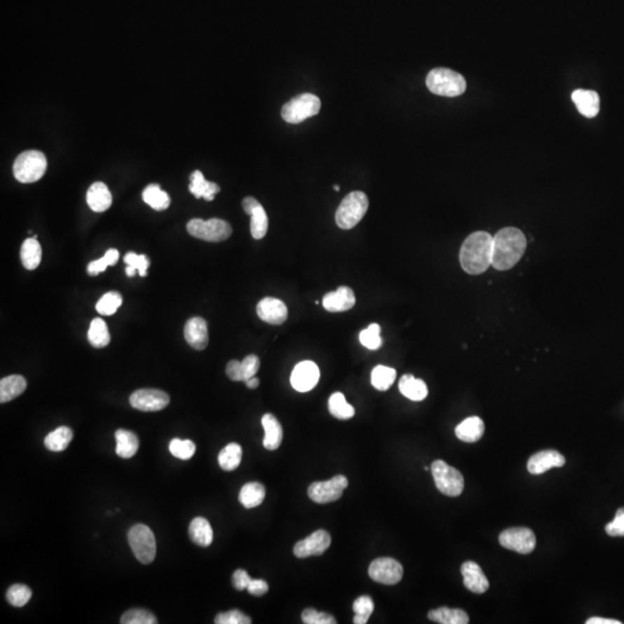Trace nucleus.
<instances>
[{
  "label": "nucleus",
  "mask_w": 624,
  "mask_h": 624,
  "mask_svg": "<svg viewBox=\"0 0 624 624\" xmlns=\"http://www.w3.org/2000/svg\"><path fill=\"white\" fill-rule=\"evenodd\" d=\"M499 543L509 550L520 554H529L536 548V538L532 529L527 527H513L501 533Z\"/></svg>",
  "instance_id": "9b49d317"
},
{
  "label": "nucleus",
  "mask_w": 624,
  "mask_h": 624,
  "mask_svg": "<svg viewBox=\"0 0 624 624\" xmlns=\"http://www.w3.org/2000/svg\"><path fill=\"white\" fill-rule=\"evenodd\" d=\"M226 374H227L229 379L233 381H243V376H242V368H240V362L237 360H231L226 367Z\"/></svg>",
  "instance_id": "6e6d98bb"
},
{
  "label": "nucleus",
  "mask_w": 624,
  "mask_h": 624,
  "mask_svg": "<svg viewBox=\"0 0 624 624\" xmlns=\"http://www.w3.org/2000/svg\"><path fill=\"white\" fill-rule=\"evenodd\" d=\"M431 473L435 484L440 493L450 497L461 495L463 490V477L459 470L447 465L443 460L431 463Z\"/></svg>",
  "instance_id": "1a4fd4ad"
},
{
  "label": "nucleus",
  "mask_w": 624,
  "mask_h": 624,
  "mask_svg": "<svg viewBox=\"0 0 624 624\" xmlns=\"http://www.w3.org/2000/svg\"><path fill=\"white\" fill-rule=\"evenodd\" d=\"M116 454L124 459L133 457L139 449V440L137 435L132 431L119 429L116 431Z\"/></svg>",
  "instance_id": "c756f323"
},
{
  "label": "nucleus",
  "mask_w": 624,
  "mask_h": 624,
  "mask_svg": "<svg viewBox=\"0 0 624 624\" xmlns=\"http://www.w3.org/2000/svg\"><path fill=\"white\" fill-rule=\"evenodd\" d=\"M302 621L306 624H335L337 620L332 615L318 611L313 608H306L302 613Z\"/></svg>",
  "instance_id": "de8ad7c7"
},
{
  "label": "nucleus",
  "mask_w": 624,
  "mask_h": 624,
  "mask_svg": "<svg viewBox=\"0 0 624 624\" xmlns=\"http://www.w3.org/2000/svg\"><path fill=\"white\" fill-rule=\"evenodd\" d=\"M428 618L433 622L440 624H467L470 622L468 615L463 609H451L440 607L428 613Z\"/></svg>",
  "instance_id": "2f4dec72"
},
{
  "label": "nucleus",
  "mask_w": 624,
  "mask_h": 624,
  "mask_svg": "<svg viewBox=\"0 0 624 624\" xmlns=\"http://www.w3.org/2000/svg\"><path fill=\"white\" fill-rule=\"evenodd\" d=\"M331 541L332 539L329 532H326L325 529H318L306 539L297 542L294 547V554L299 559L323 555L330 548Z\"/></svg>",
  "instance_id": "4468645a"
},
{
  "label": "nucleus",
  "mask_w": 624,
  "mask_h": 624,
  "mask_svg": "<svg viewBox=\"0 0 624 624\" xmlns=\"http://www.w3.org/2000/svg\"><path fill=\"white\" fill-rule=\"evenodd\" d=\"M214 622L217 624H250L252 621L247 615L243 614L242 611L233 609V611L217 614Z\"/></svg>",
  "instance_id": "09e8293b"
},
{
  "label": "nucleus",
  "mask_w": 624,
  "mask_h": 624,
  "mask_svg": "<svg viewBox=\"0 0 624 624\" xmlns=\"http://www.w3.org/2000/svg\"><path fill=\"white\" fill-rule=\"evenodd\" d=\"M72 438V429L62 426V427L57 428L56 430L51 431L50 434H48L44 440V445L48 450L53 451V452H62L67 449Z\"/></svg>",
  "instance_id": "72a5a7b5"
},
{
  "label": "nucleus",
  "mask_w": 624,
  "mask_h": 624,
  "mask_svg": "<svg viewBox=\"0 0 624 624\" xmlns=\"http://www.w3.org/2000/svg\"><path fill=\"white\" fill-rule=\"evenodd\" d=\"M266 496L265 487L259 482H249L240 489L238 499L245 509H253L259 506Z\"/></svg>",
  "instance_id": "7c9ffc66"
},
{
  "label": "nucleus",
  "mask_w": 624,
  "mask_h": 624,
  "mask_svg": "<svg viewBox=\"0 0 624 624\" xmlns=\"http://www.w3.org/2000/svg\"><path fill=\"white\" fill-rule=\"evenodd\" d=\"M189 536L191 541L199 547H208L213 542V529L204 517H197L189 526Z\"/></svg>",
  "instance_id": "a878e982"
},
{
  "label": "nucleus",
  "mask_w": 624,
  "mask_h": 624,
  "mask_svg": "<svg viewBox=\"0 0 624 624\" xmlns=\"http://www.w3.org/2000/svg\"><path fill=\"white\" fill-rule=\"evenodd\" d=\"M242 456H243V450H242L240 444L230 443L221 450L219 457H217V461L222 470L226 472H233L240 466Z\"/></svg>",
  "instance_id": "473e14b6"
},
{
  "label": "nucleus",
  "mask_w": 624,
  "mask_h": 624,
  "mask_svg": "<svg viewBox=\"0 0 624 624\" xmlns=\"http://www.w3.org/2000/svg\"><path fill=\"white\" fill-rule=\"evenodd\" d=\"M27 381L20 374H12L0 381V402L13 400L26 391Z\"/></svg>",
  "instance_id": "cd10ccee"
},
{
  "label": "nucleus",
  "mask_w": 624,
  "mask_h": 624,
  "mask_svg": "<svg viewBox=\"0 0 624 624\" xmlns=\"http://www.w3.org/2000/svg\"><path fill=\"white\" fill-rule=\"evenodd\" d=\"M184 338L192 348L204 351L208 345V323L201 317L189 319L184 326Z\"/></svg>",
  "instance_id": "6ab92c4d"
},
{
  "label": "nucleus",
  "mask_w": 624,
  "mask_h": 624,
  "mask_svg": "<svg viewBox=\"0 0 624 624\" xmlns=\"http://www.w3.org/2000/svg\"><path fill=\"white\" fill-rule=\"evenodd\" d=\"M606 533L611 536H624V508L618 509L614 520L606 525Z\"/></svg>",
  "instance_id": "603ef678"
},
{
  "label": "nucleus",
  "mask_w": 624,
  "mask_h": 624,
  "mask_svg": "<svg viewBox=\"0 0 624 624\" xmlns=\"http://www.w3.org/2000/svg\"><path fill=\"white\" fill-rule=\"evenodd\" d=\"M461 575H463V585L467 590H470L477 595H482L489 588V582L486 575L483 574L482 569L475 562L467 561L461 565Z\"/></svg>",
  "instance_id": "a211bd4d"
},
{
  "label": "nucleus",
  "mask_w": 624,
  "mask_h": 624,
  "mask_svg": "<svg viewBox=\"0 0 624 624\" xmlns=\"http://www.w3.org/2000/svg\"><path fill=\"white\" fill-rule=\"evenodd\" d=\"M21 263L27 270H36L42 260V247L35 237L27 238L21 247Z\"/></svg>",
  "instance_id": "c85d7f7f"
},
{
  "label": "nucleus",
  "mask_w": 624,
  "mask_h": 624,
  "mask_svg": "<svg viewBox=\"0 0 624 624\" xmlns=\"http://www.w3.org/2000/svg\"><path fill=\"white\" fill-rule=\"evenodd\" d=\"M245 384H247V388L253 390V388H257L259 386V379L255 376V377L247 379V381H245Z\"/></svg>",
  "instance_id": "bf43d9fd"
},
{
  "label": "nucleus",
  "mask_w": 624,
  "mask_h": 624,
  "mask_svg": "<svg viewBox=\"0 0 624 624\" xmlns=\"http://www.w3.org/2000/svg\"><path fill=\"white\" fill-rule=\"evenodd\" d=\"M329 411L339 420H349L355 415L354 407L346 401L345 395L341 392H335L330 397Z\"/></svg>",
  "instance_id": "e433bc0d"
},
{
  "label": "nucleus",
  "mask_w": 624,
  "mask_h": 624,
  "mask_svg": "<svg viewBox=\"0 0 624 624\" xmlns=\"http://www.w3.org/2000/svg\"><path fill=\"white\" fill-rule=\"evenodd\" d=\"M170 402V398L161 390L142 388L133 392L130 397L132 407L142 412L162 411Z\"/></svg>",
  "instance_id": "ddd939ff"
},
{
  "label": "nucleus",
  "mask_w": 624,
  "mask_h": 624,
  "mask_svg": "<svg viewBox=\"0 0 624 624\" xmlns=\"http://www.w3.org/2000/svg\"><path fill=\"white\" fill-rule=\"evenodd\" d=\"M119 252L116 249H110L105 252L104 256L101 259L94 260L92 263L88 264L87 272L90 276H95L100 273L104 272L107 267L115 265L118 262Z\"/></svg>",
  "instance_id": "c03bdc74"
},
{
  "label": "nucleus",
  "mask_w": 624,
  "mask_h": 624,
  "mask_svg": "<svg viewBox=\"0 0 624 624\" xmlns=\"http://www.w3.org/2000/svg\"><path fill=\"white\" fill-rule=\"evenodd\" d=\"M247 590L250 595L262 597V595H266L269 591V585L263 579H251Z\"/></svg>",
  "instance_id": "5fc2aeb1"
},
{
  "label": "nucleus",
  "mask_w": 624,
  "mask_h": 624,
  "mask_svg": "<svg viewBox=\"0 0 624 624\" xmlns=\"http://www.w3.org/2000/svg\"><path fill=\"white\" fill-rule=\"evenodd\" d=\"M401 395L409 400L422 401L427 398L428 388L422 379H417L413 374H404L399 381Z\"/></svg>",
  "instance_id": "bb28decb"
},
{
  "label": "nucleus",
  "mask_w": 624,
  "mask_h": 624,
  "mask_svg": "<svg viewBox=\"0 0 624 624\" xmlns=\"http://www.w3.org/2000/svg\"><path fill=\"white\" fill-rule=\"evenodd\" d=\"M360 342L365 348L370 351H376L381 347L383 340L381 338V326L378 324L369 325L368 329L363 330L360 333Z\"/></svg>",
  "instance_id": "a18cd8bd"
},
{
  "label": "nucleus",
  "mask_w": 624,
  "mask_h": 624,
  "mask_svg": "<svg viewBox=\"0 0 624 624\" xmlns=\"http://www.w3.org/2000/svg\"><path fill=\"white\" fill-rule=\"evenodd\" d=\"M190 179L189 190L198 199L204 198L205 201H212L215 194L220 192V186L217 183L206 181L201 170L194 171V174L191 175Z\"/></svg>",
  "instance_id": "393cba45"
},
{
  "label": "nucleus",
  "mask_w": 624,
  "mask_h": 624,
  "mask_svg": "<svg viewBox=\"0 0 624 624\" xmlns=\"http://www.w3.org/2000/svg\"><path fill=\"white\" fill-rule=\"evenodd\" d=\"M251 222H250V230L255 240H262L265 237L269 229V217H267L266 212L264 210L262 204L258 205L252 213H251Z\"/></svg>",
  "instance_id": "58836bf2"
},
{
  "label": "nucleus",
  "mask_w": 624,
  "mask_h": 624,
  "mask_svg": "<svg viewBox=\"0 0 624 624\" xmlns=\"http://www.w3.org/2000/svg\"><path fill=\"white\" fill-rule=\"evenodd\" d=\"M320 372L315 362L303 361L296 365L290 376L292 388L299 392H309L318 384Z\"/></svg>",
  "instance_id": "2eb2a0df"
},
{
  "label": "nucleus",
  "mask_w": 624,
  "mask_h": 624,
  "mask_svg": "<svg viewBox=\"0 0 624 624\" xmlns=\"http://www.w3.org/2000/svg\"><path fill=\"white\" fill-rule=\"evenodd\" d=\"M48 162L46 155L40 151H26L21 153L13 165L14 177L20 183H35L46 174Z\"/></svg>",
  "instance_id": "39448f33"
},
{
  "label": "nucleus",
  "mask_w": 624,
  "mask_h": 624,
  "mask_svg": "<svg viewBox=\"0 0 624 624\" xmlns=\"http://www.w3.org/2000/svg\"><path fill=\"white\" fill-rule=\"evenodd\" d=\"M369 208L367 194L362 191H354L339 205L335 213V222L339 228L348 230L354 228L363 219Z\"/></svg>",
  "instance_id": "20e7f679"
},
{
  "label": "nucleus",
  "mask_w": 624,
  "mask_h": 624,
  "mask_svg": "<svg viewBox=\"0 0 624 624\" xmlns=\"http://www.w3.org/2000/svg\"><path fill=\"white\" fill-rule=\"evenodd\" d=\"M527 240L522 230L508 227L499 230L493 238L491 266L506 271L516 265L526 251Z\"/></svg>",
  "instance_id": "f257e3e1"
},
{
  "label": "nucleus",
  "mask_w": 624,
  "mask_h": 624,
  "mask_svg": "<svg viewBox=\"0 0 624 624\" xmlns=\"http://www.w3.org/2000/svg\"><path fill=\"white\" fill-rule=\"evenodd\" d=\"M571 99L584 117L593 118L600 111V97L595 90L577 89L572 93Z\"/></svg>",
  "instance_id": "412c9836"
},
{
  "label": "nucleus",
  "mask_w": 624,
  "mask_h": 624,
  "mask_svg": "<svg viewBox=\"0 0 624 624\" xmlns=\"http://www.w3.org/2000/svg\"><path fill=\"white\" fill-rule=\"evenodd\" d=\"M426 85L431 93L445 97H456L466 90V80L459 73L450 69H431L426 79Z\"/></svg>",
  "instance_id": "7ed1b4c3"
},
{
  "label": "nucleus",
  "mask_w": 624,
  "mask_h": 624,
  "mask_svg": "<svg viewBox=\"0 0 624 624\" xmlns=\"http://www.w3.org/2000/svg\"><path fill=\"white\" fill-rule=\"evenodd\" d=\"M87 204L93 212L102 213L112 204V196L108 186L102 182H96L87 191Z\"/></svg>",
  "instance_id": "4be33fe9"
},
{
  "label": "nucleus",
  "mask_w": 624,
  "mask_h": 624,
  "mask_svg": "<svg viewBox=\"0 0 624 624\" xmlns=\"http://www.w3.org/2000/svg\"><path fill=\"white\" fill-rule=\"evenodd\" d=\"M484 434V423L477 416H470L458 424L456 436L465 443H475L482 438Z\"/></svg>",
  "instance_id": "b1692460"
},
{
  "label": "nucleus",
  "mask_w": 624,
  "mask_h": 624,
  "mask_svg": "<svg viewBox=\"0 0 624 624\" xmlns=\"http://www.w3.org/2000/svg\"><path fill=\"white\" fill-rule=\"evenodd\" d=\"M142 199L155 210H165L170 205V197L158 184H151L142 192Z\"/></svg>",
  "instance_id": "f704fd0d"
},
{
  "label": "nucleus",
  "mask_w": 624,
  "mask_h": 624,
  "mask_svg": "<svg viewBox=\"0 0 624 624\" xmlns=\"http://www.w3.org/2000/svg\"><path fill=\"white\" fill-rule=\"evenodd\" d=\"M186 229L191 236L206 240V242H213V243H219V242L228 240L233 233L231 226L228 224L227 221L215 219V217L208 221L201 220V219H192L189 221Z\"/></svg>",
  "instance_id": "6e6552de"
},
{
  "label": "nucleus",
  "mask_w": 624,
  "mask_h": 624,
  "mask_svg": "<svg viewBox=\"0 0 624 624\" xmlns=\"http://www.w3.org/2000/svg\"><path fill=\"white\" fill-rule=\"evenodd\" d=\"M493 238L486 231H477L467 237L459 255L460 264L465 272L477 276L491 266Z\"/></svg>",
  "instance_id": "f03ea898"
},
{
  "label": "nucleus",
  "mask_w": 624,
  "mask_h": 624,
  "mask_svg": "<svg viewBox=\"0 0 624 624\" xmlns=\"http://www.w3.org/2000/svg\"><path fill=\"white\" fill-rule=\"evenodd\" d=\"M257 315L263 322L272 325H281L287 320L288 309L283 301L274 297H265L257 306Z\"/></svg>",
  "instance_id": "dca6fc26"
},
{
  "label": "nucleus",
  "mask_w": 624,
  "mask_h": 624,
  "mask_svg": "<svg viewBox=\"0 0 624 624\" xmlns=\"http://www.w3.org/2000/svg\"><path fill=\"white\" fill-rule=\"evenodd\" d=\"M265 437H264L263 445L266 450L274 451L279 449L283 443V430L278 419L273 414L267 413L262 419Z\"/></svg>",
  "instance_id": "5701e85b"
},
{
  "label": "nucleus",
  "mask_w": 624,
  "mask_h": 624,
  "mask_svg": "<svg viewBox=\"0 0 624 624\" xmlns=\"http://www.w3.org/2000/svg\"><path fill=\"white\" fill-rule=\"evenodd\" d=\"M242 376L243 381H247L250 378L255 377L260 368V360L257 355H247L243 361L240 362Z\"/></svg>",
  "instance_id": "3c124183"
},
{
  "label": "nucleus",
  "mask_w": 624,
  "mask_h": 624,
  "mask_svg": "<svg viewBox=\"0 0 624 624\" xmlns=\"http://www.w3.org/2000/svg\"><path fill=\"white\" fill-rule=\"evenodd\" d=\"M586 624H622V622L611 618H588Z\"/></svg>",
  "instance_id": "13d9d810"
},
{
  "label": "nucleus",
  "mask_w": 624,
  "mask_h": 624,
  "mask_svg": "<svg viewBox=\"0 0 624 624\" xmlns=\"http://www.w3.org/2000/svg\"><path fill=\"white\" fill-rule=\"evenodd\" d=\"M564 465L565 458L559 454V451L545 450L540 451L529 458L527 470L529 473L538 475V474L545 473L554 467H563Z\"/></svg>",
  "instance_id": "f3484780"
},
{
  "label": "nucleus",
  "mask_w": 624,
  "mask_h": 624,
  "mask_svg": "<svg viewBox=\"0 0 624 624\" xmlns=\"http://www.w3.org/2000/svg\"><path fill=\"white\" fill-rule=\"evenodd\" d=\"M122 624H156L158 620L151 611L146 609H130L123 614Z\"/></svg>",
  "instance_id": "49530a36"
},
{
  "label": "nucleus",
  "mask_w": 624,
  "mask_h": 624,
  "mask_svg": "<svg viewBox=\"0 0 624 624\" xmlns=\"http://www.w3.org/2000/svg\"><path fill=\"white\" fill-rule=\"evenodd\" d=\"M125 271H126V274H128V276L132 278V276H135V273L137 270H135V267L128 266L126 267V270Z\"/></svg>",
  "instance_id": "052dcab7"
},
{
  "label": "nucleus",
  "mask_w": 624,
  "mask_h": 624,
  "mask_svg": "<svg viewBox=\"0 0 624 624\" xmlns=\"http://www.w3.org/2000/svg\"><path fill=\"white\" fill-rule=\"evenodd\" d=\"M322 102L317 96L313 94H301L290 100L283 105L281 110V116L283 121L290 124H299V123L316 116L320 111Z\"/></svg>",
  "instance_id": "423d86ee"
},
{
  "label": "nucleus",
  "mask_w": 624,
  "mask_h": 624,
  "mask_svg": "<svg viewBox=\"0 0 624 624\" xmlns=\"http://www.w3.org/2000/svg\"><path fill=\"white\" fill-rule=\"evenodd\" d=\"M169 451L178 459L189 460L196 454V444L192 440L174 438L169 444Z\"/></svg>",
  "instance_id": "37998d69"
},
{
  "label": "nucleus",
  "mask_w": 624,
  "mask_h": 624,
  "mask_svg": "<svg viewBox=\"0 0 624 624\" xmlns=\"http://www.w3.org/2000/svg\"><path fill=\"white\" fill-rule=\"evenodd\" d=\"M125 263L128 266L135 267V270L139 271L140 276H147L148 267H149V259L145 255H137L135 252H128L124 257Z\"/></svg>",
  "instance_id": "8fccbe9b"
},
{
  "label": "nucleus",
  "mask_w": 624,
  "mask_h": 624,
  "mask_svg": "<svg viewBox=\"0 0 624 624\" xmlns=\"http://www.w3.org/2000/svg\"><path fill=\"white\" fill-rule=\"evenodd\" d=\"M333 189H334L335 191H339L340 190V186H339V185H334V186H333Z\"/></svg>",
  "instance_id": "680f3d73"
},
{
  "label": "nucleus",
  "mask_w": 624,
  "mask_h": 624,
  "mask_svg": "<svg viewBox=\"0 0 624 624\" xmlns=\"http://www.w3.org/2000/svg\"><path fill=\"white\" fill-rule=\"evenodd\" d=\"M369 576L379 584L395 585L402 579L404 568L397 559L379 557L372 562L369 567Z\"/></svg>",
  "instance_id": "f8f14e48"
},
{
  "label": "nucleus",
  "mask_w": 624,
  "mask_h": 624,
  "mask_svg": "<svg viewBox=\"0 0 624 624\" xmlns=\"http://www.w3.org/2000/svg\"><path fill=\"white\" fill-rule=\"evenodd\" d=\"M258 205H260V203H259V201H257V199H255V198H253V197L244 198L243 210H244V212H245V213L247 214V215H251V213H252L253 210H255V208H256L257 206H258Z\"/></svg>",
  "instance_id": "4d7b16f0"
},
{
  "label": "nucleus",
  "mask_w": 624,
  "mask_h": 624,
  "mask_svg": "<svg viewBox=\"0 0 624 624\" xmlns=\"http://www.w3.org/2000/svg\"><path fill=\"white\" fill-rule=\"evenodd\" d=\"M348 487V479L344 475H337L327 481H317L310 484L308 495L318 504L335 502Z\"/></svg>",
  "instance_id": "9d476101"
},
{
  "label": "nucleus",
  "mask_w": 624,
  "mask_h": 624,
  "mask_svg": "<svg viewBox=\"0 0 624 624\" xmlns=\"http://www.w3.org/2000/svg\"><path fill=\"white\" fill-rule=\"evenodd\" d=\"M374 604L372 599L369 595H362L360 598L355 600L353 604V611H354V623L365 624L369 621V618L374 613Z\"/></svg>",
  "instance_id": "ea45409f"
},
{
  "label": "nucleus",
  "mask_w": 624,
  "mask_h": 624,
  "mask_svg": "<svg viewBox=\"0 0 624 624\" xmlns=\"http://www.w3.org/2000/svg\"><path fill=\"white\" fill-rule=\"evenodd\" d=\"M33 592L28 586L22 584H14L8 588L6 593L7 602L14 607H23L30 602Z\"/></svg>",
  "instance_id": "a19ab883"
},
{
  "label": "nucleus",
  "mask_w": 624,
  "mask_h": 624,
  "mask_svg": "<svg viewBox=\"0 0 624 624\" xmlns=\"http://www.w3.org/2000/svg\"><path fill=\"white\" fill-rule=\"evenodd\" d=\"M356 303L355 294L349 287H339L335 292H327L323 299V306L326 311L342 312L352 309Z\"/></svg>",
  "instance_id": "aec40b11"
},
{
  "label": "nucleus",
  "mask_w": 624,
  "mask_h": 624,
  "mask_svg": "<svg viewBox=\"0 0 624 624\" xmlns=\"http://www.w3.org/2000/svg\"><path fill=\"white\" fill-rule=\"evenodd\" d=\"M397 372L385 365H377L372 372V384L378 391H388L395 383Z\"/></svg>",
  "instance_id": "4c0bfd02"
},
{
  "label": "nucleus",
  "mask_w": 624,
  "mask_h": 624,
  "mask_svg": "<svg viewBox=\"0 0 624 624\" xmlns=\"http://www.w3.org/2000/svg\"><path fill=\"white\" fill-rule=\"evenodd\" d=\"M128 543L135 557L142 564H151L156 555L154 533L148 526L138 524L131 527L128 534Z\"/></svg>",
  "instance_id": "0eeeda50"
},
{
  "label": "nucleus",
  "mask_w": 624,
  "mask_h": 624,
  "mask_svg": "<svg viewBox=\"0 0 624 624\" xmlns=\"http://www.w3.org/2000/svg\"><path fill=\"white\" fill-rule=\"evenodd\" d=\"M251 579L252 578L250 577L249 574L245 570L238 569V570L233 572L231 582H233V586L236 588L237 591H244L249 586Z\"/></svg>",
  "instance_id": "864d4df0"
},
{
  "label": "nucleus",
  "mask_w": 624,
  "mask_h": 624,
  "mask_svg": "<svg viewBox=\"0 0 624 624\" xmlns=\"http://www.w3.org/2000/svg\"><path fill=\"white\" fill-rule=\"evenodd\" d=\"M123 297L119 292H109L96 303V310L103 316H111L122 306Z\"/></svg>",
  "instance_id": "79ce46f5"
},
{
  "label": "nucleus",
  "mask_w": 624,
  "mask_h": 624,
  "mask_svg": "<svg viewBox=\"0 0 624 624\" xmlns=\"http://www.w3.org/2000/svg\"><path fill=\"white\" fill-rule=\"evenodd\" d=\"M88 341L95 348L107 347L110 342L108 326L101 318L93 319L88 331Z\"/></svg>",
  "instance_id": "c9c22d12"
}]
</instances>
